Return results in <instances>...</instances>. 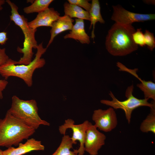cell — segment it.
<instances>
[{"instance_id": "cell-1", "label": "cell", "mask_w": 155, "mask_h": 155, "mask_svg": "<svg viewBox=\"0 0 155 155\" xmlns=\"http://www.w3.org/2000/svg\"><path fill=\"white\" fill-rule=\"evenodd\" d=\"M135 31L132 25L115 23L108 31L106 37V48L111 55L123 56L137 50L138 46L134 42L132 35Z\"/></svg>"}, {"instance_id": "cell-2", "label": "cell", "mask_w": 155, "mask_h": 155, "mask_svg": "<svg viewBox=\"0 0 155 155\" xmlns=\"http://www.w3.org/2000/svg\"><path fill=\"white\" fill-rule=\"evenodd\" d=\"M47 49L43 47L42 42L38 44L34 58L27 65H16L15 61L9 58L0 65V75L6 80L10 77H18L22 80L28 87H31L34 71L43 67L45 64V60L41 56L46 52Z\"/></svg>"}, {"instance_id": "cell-3", "label": "cell", "mask_w": 155, "mask_h": 155, "mask_svg": "<svg viewBox=\"0 0 155 155\" xmlns=\"http://www.w3.org/2000/svg\"><path fill=\"white\" fill-rule=\"evenodd\" d=\"M35 130L24 124L7 111L3 119H0V146L7 148L18 146L27 140Z\"/></svg>"}, {"instance_id": "cell-4", "label": "cell", "mask_w": 155, "mask_h": 155, "mask_svg": "<svg viewBox=\"0 0 155 155\" xmlns=\"http://www.w3.org/2000/svg\"><path fill=\"white\" fill-rule=\"evenodd\" d=\"M7 2L11 9V14L10 16L11 20L21 28L24 36V41L22 48L18 47L17 50L23 54V56L18 61H16V65H27L32 60L34 53L32 50L36 49L38 46L35 38V33L37 29L34 30L29 26L27 19L18 12V7L9 0H6Z\"/></svg>"}, {"instance_id": "cell-5", "label": "cell", "mask_w": 155, "mask_h": 155, "mask_svg": "<svg viewBox=\"0 0 155 155\" xmlns=\"http://www.w3.org/2000/svg\"><path fill=\"white\" fill-rule=\"evenodd\" d=\"M11 100V107L7 111L24 124L35 130L41 125H50L49 123L42 119L39 116L35 100H23L14 95Z\"/></svg>"}, {"instance_id": "cell-6", "label": "cell", "mask_w": 155, "mask_h": 155, "mask_svg": "<svg viewBox=\"0 0 155 155\" xmlns=\"http://www.w3.org/2000/svg\"><path fill=\"white\" fill-rule=\"evenodd\" d=\"M134 86L132 84L128 86L125 91V95L127 99L120 101L117 99L111 91L109 94L112 98L111 100H102L100 102L104 104L110 106L114 109H120L125 112L128 123L129 124L133 111L135 109L142 106H146L152 108L155 106V101L152 100L149 102L148 99H140L133 95Z\"/></svg>"}, {"instance_id": "cell-7", "label": "cell", "mask_w": 155, "mask_h": 155, "mask_svg": "<svg viewBox=\"0 0 155 155\" xmlns=\"http://www.w3.org/2000/svg\"><path fill=\"white\" fill-rule=\"evenodd\" d=\"M111 20L116 23L123 25H132L135 22H142L155 19L154 14H141L126 10L119 5H113Z\"/></svg>"}, {"instance_id": "cell-8", "label": "cell", "mask_w": 155, "mask_h": 155, "mask_svg": "<svg viewBox=\"0 0 155 155\" xmlns=\"http://www.w3.org/2000/svg\"><path fill=\"white\" fill-rule=\"evenodd\" d=\"M90 122L86 120L82 123L76 125L72 119H68L65 120V123L59 127L60 133L63 135L65 134L66 130L71 129L73 131V135L71 140L73 144H77L76 141H79L80 147L78 149V155H83L85 153L84 142L86 132Z\"/></svg>"}, {"instance_id": "cell-9", "label": "cell", "mask_w": 155, "mask_h": 155, "mask_svg": "<svg viewBox=\"0 0 155 155\" xmlns=\"http://www.w3.org/2000/svg\"><path fill=\"white\" fill-rule=\"evenodd\" d=\"M96 127L104 132H109L117 127L118 121L116 113L111 107L105 110L94 111L92 117Z\"/></svg>"}, {"instance_id": "cell-10", "label": "cell", "mask_w": 155, "mask_h": 155, "mask_svg": "<svg viewBox=\"0 0 155 155\" xmlns=\"http://www.w3.org/2000/svg\"><path fill=\"white\" fill-rule=\"evenodd\" d=\"M106 139L105 135L90 122L86 131L84 142L85 151L90 155H97L99 150L105 144Z\"/></svg>"}, {"instance_id": "cell-11", "label": "cell", "mask_w": 155, "mask_h": 155, "mask_svg": "<svg viewBox=\"0 0 155 155\" xmlns=\"http://www.w3.org/2000/svg\"><path fill=\"white\" fill-rule=\"evenodd\" d=\"M60 13L53 8H49L38 13L34 20L28 22V24L30 28L34 30L41 26L51 27L53 23L60 16Z\"/></svg>"}, {"instance_id": "cell-12", "label": "cell", "mask_w": 155, "mask_h": 155, "mask_svg": "<svg viewBox=\"0 0 155 155\" xmlns=\"http://www.w3.org/2000/svg\"><path fill=\"white\" fill-rule=\"evenodd\" d=\"M117 66L120 71H126L131 74L140 81L141 83L138 84L137 86L143 92L144 98L151 99L155 101V84L151 81H146L142 80L137 73V68L131 69L126 67L120 62L117 63Z\"/></svg>"}, {"instance_id": "cell-13", "label": "cell", "mask_w": 155, "mask_h": 155, "mask_svg": "<svg viewBox=\"0 0 155 155\" xmlns=\"http://www.w3.org/2000/svg\"><path fill=\"white\" fill-rule=\"evenodd\" d=\"M17 148L11 146L3 151V155H23L33 151L43 150L44 146L40 141L28 139L24 143H20Z\"/></svg>"}, {"instance_id": "cell-14", "label": "cell", "mask_w": 155, "mask_h": 155, "mask_svg": "<svg viewBox=\"0 0 155 155\" xmlns=\"http://www.w3.org/2000/svg\"><path fill=\"white\" fill-rule=\"evenodd\" d=\"M75 20V23L72 29L69 33L64 36V38L72 39L82 44H89L90 37L86 32L84 20L77 18Z\"/></svg>"}, {"instance_id": "cell-15", "label": "cell", "mask_w": 155, "mask_h": 155, "mask_svg": "<svg viewBox=\"0 0 155 155\" xmlns=\"http://www.w3.org/2000/svg\"><path fill=\"white\" fill-rule=\"evenodd\" d=\"M74 20L68 16L64 15L60 16L59 19L52 24L50 31V38L46 48L50 45L55 38L58 34L66 30H71L73 26Z\"/></svg>"}, {"instance_id": "cell-16", "label": "cell", "mask_w": 155, "mask_h": 155, "mask_svg": "<svg viewBox=\"0 0 155 155\" xmlns=\"http://www.w3.org/2000/svg\"><path fill=\"white\" fill-rule=\"evenodd\" d=\"M91 9L89 12L90 21V29L92 26V30L91 34V37L94 40L95 37V27L96 24L97 22L104 24L105 21L103 18L100 12V7L98 0H92L91 3Z\"/></svg>"}, {"instance_id": "cell-17", "label": "cell", "mask_w": 155, "mask_h": 155, "mask_svg": "<svg viewBox=\"0 0 155 155\" xmlns=\"http://www.w3.org/2000/svg\"><path fill=\"white\" fill-rule=\"evenodd\" d=\"M64 11L65 15L70 18L88 20L90 21L89 13L83 8L68 2L63 4Z\"/></svg>"}, {"instance_id": "cell-18", "label": "cell", "mask_w": 155, "mask_h": 155, "mask_svg": "<svg viewBox=\"0 0 155 155\" xmlns=\"http://www.w3.org/2000/svg\"><path fill=\"white\" fill-rule=\"evenodd\" d=\"M73 144L69 136L64 135L59 146L52 155H78V149L70 150Z\"/></svg>"}, {"instance_id": "cell-19", "label": "cell", "mask_w": 155, "mask_h": 155, "mask_svg": "<svg viewBox=\"0 0 155 155\" xmlns=\"http://www.w3.org/2000/svg\"><path fill=\"white\" fill-rule=\"evenodd\" d=\"M150 113L142 122L140 127L144 133L151 132L155 134V106L150 108Z\"/></svg>"}, {"instance_id": "cell-20", "label": "cell", "mask_w": 155, "mask_h": 155, "mask_svg": "<svg viewBox=\"0 0 155 155\" xmlns=\"http://www.w3.org/2000/svg\"><path fill=\"white\" fill-rule=\"evenodd\" d=\"M53 0H36L32 4L23 9L24 12L26 14L34 13H38L48 8Z\"/></svg>"}, {"instance_id": "cell-21", "label": "cell", "mask_w": 155, "mask_h": 155, "mask_svg": "<svg viewBox=\"0 0 155 155\" xmlns=\"http://www.w3.org/2000/svg\"><path fill=\"white\" fill-rule=\"evenodd\" d=\"M5 48H1L0 47V65L5 63L9 59L7 55ZM8 83L5 80L0 79V99L3 98V92L5 89Z\"/></svg>"}, {"instance_id": "cell-22", "label": "cell", "mask_w": 155, "mask_h": 155, "mask_svg": "<svg viewBox=\"0 0 155 155\" xmlns=\"http://www.w3.org/2000/svg\"><path fill=\"white\" fill-rule=\"evenodd\" d=\"M145 45L152 51L155 47V38L153 33L148 30H146L144 34Z\"/></svg>"}, {"instance_id": "cell-23", "label": "cell", "mask_w": 155, "mask_h": 155, "mask_svg": "<svg viewBox=\"0 0 155 155\" xmlns=\"http://www.w3.org/2000/svg\"><path fill=\"white\" fill-rule=\"evenodd\" d=\"M141 28L137 29L133 34L132 38L134 43L137 45L143 47L145 46L144 34Z\"/></svg>"}, {"instance_id": "cell-24", "label": "cell", "mask_w": 155, "mask_h": 155, "mask_svg": "<svg viewBox=\"0 0 155 155\" xmlns=\"http://www.w3.org/2000/svg\"><path fill=\"white\" fill-rule=\"evenodd\" d=\"M70 4L78 6L83 8L86 11L89 12L91 6V4L87 0H68Z\"/></svg>"}, {"instance_id": "cell-25", "label": "cell", "mask_w": 155, "mask_h": 155, "mask_svg": "<svg viewBox=\"0 0 155 155\" xmlns=\"http://www.w3.org/2000/svg\"><path fill=\"white\" fill-rule=\"evenodd\" d=\"M8 39L6 32H0V44L2 45L5 44Z\"/></svg>"}, {"instance_id": "cell-26", "label": "cell", "mask_w": 155, "mask_h": 155, "mask_svg": "<svg viewBox=\"0 0 155 155\" xmlns=\"http://www.w3.org/2000/svg\"><path fill=\"white\" fill-rule=\"evenodd\" d=\"M143 1L144 3L148 4H152L155 5V0H143Z\"/></svg>"}, {"instance_id": "cell-27", "label": "cell", "mask_w": 155, "mask_h": 155, "mask_svg": "<svg viewBox=\"0 0 155 155\" xmlns=\"http://www.w3.org/2000/svg\"><path fill=\"white\" fill-rule=\"evenodd\" d=\"M5 1L4 0H0V11L3 9L2 5L4 4Z\"/></svg>"}, {"instance_id": "cell-28", "label": "cell", "mask_w": 155, "mask_h": 155, "mask_svg": "<svg viewBox=\"0 0 155 155\" xmlns=\"http://www.w3.org/2000/svg\"><path fill=\"white\" fill-rule=\"evenodd\" d=\"M0 155H3V151L0 149Z\"/></svg>"}]
</instances>
